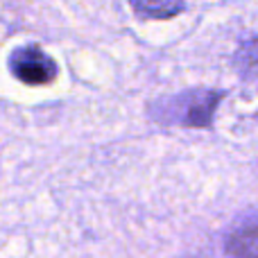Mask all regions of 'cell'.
Masks as SVG:
<instances>
[{"label":"cell","instance_id":"1","mask_svg":"<svg viewBox=\"0 0 258 258\" xmlns=\"http://www.w3.org/2000/svg\"><path fill=\"white\" fill-rule=\"evenodd\" d=\"M224 93L215 89H190L172 98L156 100L150 107L152 120L174 127L204 129L213 125L215 111L222 102Z\"/></svg>","mask_w":258,"mask_h":258},{"label":"cell","instance_id":"2","mask_svg":"<svg viewBox=\"0 0 258 258\" xmlns=\"http://www.w3.org/2000/svg\"><path fill=\"white\" fill-rule=\"evenodd\" d=\"M9 71L18 82L27 86L52 84L59 75V66L45 50L39 45H21L9 54Z\"/></svg>","mask_w":258,"mask_h":258},{"label":"cell","instance_id":"3","mask_svg":"<svg viewBox=\"0 0 258 258\" xmlns=\"http://www.w3.org/2000/svg\"><path fill=\"white\" fill-rule=\"evenodd\" d=\"M224 249L229 258H258V220H249L233 229Z\"/></svg>","mask_w":258,"mask_h":258},{"label":"cell","instance_id":"4","mask_svg":"<svg viewBox=\"0 0 258 258\" xmlns=\"http://www.w3.org/2000/svg\"><path fill=\"white\" fill-rule=\"evenodd\" d=\"M129 3L138 16L154 18V21L179 16L186 9V0H129Z\"/></svg>","mask_w":258,"mask_h":258},{"label":"cell","instance_id":"5","mask_svg":"<svg viewBox=\"0 0 258 258\" xmlns=\"http://www.w3.org/2000/svg\"><path fill=\"white\" fill-rule=\"evenodd\" d=\"M233 63H236V71L240 73V77L249 82H258V36L247 39L236 50Z\"/></svg>","mask_w":258,"mask_h":258}]
</instances>
